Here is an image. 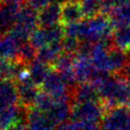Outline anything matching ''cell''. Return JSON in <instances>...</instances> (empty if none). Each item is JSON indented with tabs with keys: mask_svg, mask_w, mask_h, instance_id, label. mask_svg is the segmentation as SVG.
I'll list each match as a JSON object with an SVG mask.
<instances>
[{
	"mask_svg": "<svg viewBox=\"0 0 130 130\" xmlns=\"http://www.w3.org/2000/svg\"><path fill=\"white\" fill-rule=\"evenodd\" d=\"M38 12L28 4L23 3L16 15L15 22L9 32L22 44L29 41L31 35L38 28Z\"/></svg>",
	"mask_w": 130,
	"mask_h": 130,
	"instance_id": "obj_1",
	"label": "cell"
},
{
	"mask_svg": "<svg viewBox=\"0 0 130 130\" xmlns=\"http://www.w3.org/2000/svg\"><path fill=\"white\" fill-rule=\"evenodd\" d=\"M105 112V108L101 102L73 103L71 119L83 128L86 126L101 124Z\"/></svg>",
	"mask_w": 130,
	"mask_h": 130,
	"instance_id": "obj_2",
	"label": "cell"
},
{
	"mask_svg": "<svg viewBox=\"0 0 130 130\" xmlns=\"http://www.w3.org/2000/svg\"><path fill=\"white\" fill-rule=\"evenodd\" d=\"M102 129L127 130L130 128V112L126 106L106 110L102 122Z\"/></svg>",
	"mask_w": 130,
	"mask_h": 130,
	"instance_id": "obj_3",
	"label": "cell"
},
{
	"mask_svg": "<svg viewBox=\"0 0 130 130\" xmlns=\"http://www.w3.org/2000/svg\"><path fill=\"white\" fill-rule=\"evenodd\" d=\"M40 87L44 93L48 94L54 99L71 98V89L60 74L55 69L51 71Z\"/></svg>",
	"mask_w": 130,
	"mask_h": 130,
	"instance_id": "obj_4",
	"label": "cell"
},
{
	"mask_svg": "<svg viewBox=\"0 0 130 130\" xmlns=\"http://www.w3.org/2000/svg\"><path fill=\"white\" fill-rule=\"evenodd\" d=\"M15 83L19 100L18 104L26 109L34 107L38 95L40 94L38 86L31 80L29 75L21 77L20 79L15 81Z\"/></svg>",
	"mask_w": 130,
	"mask_h": 130,
	"instance_id": "obj_5",
	"label": "cell"
},
{
	"mask_svg": "<svg viewBox=\"0 0 130 130\" xmlns=\"http://www.w3.org/2000/svg\"><path fill=\"white\" fill-rule=\"evenodd\" d=\"M28 109L14 105L0 109V130H9L19 123H25Z\"/></svg>",
	"mask_w": 130,
	"mask_h": 130,
	"instance_id": "obj_6",
	"label": "cell"
},
{
	"mask_svg": "<svg viewBox=\"0 0 130 130\" xmlns=\"http://www.w3.org/2000/svg\"><path fill=\"white\" fill-rule=\"evenodd\" d=\"M74 71H75V76H76L77 84L91 82L99 73L94 67L90 57L82 56V55L75 56Z\"/></svg>",
	"mask_w": 130,
	"mask_h": 130,
	"instance_id": "obj_7",
	"label": "cell"
},
{
	"mask_svg": "<svg viewBox=\"0 0 130 130\" xmlns=\"http://www.w3.org/2000/svg\"><path fill=\"white\" fill-rule=\"evenodd\" d=\"M47 116L54 124L58 125L67 122L72 115V100L71 98L55 99L52 107L47 112Z\"/></svg>",
	"mask_w": 130,
	"mask_h": 130,
	"instance_id": "obj_8",
	"label": "cell"
},
{
	"mask_svg": "<svg viewBox=\"0 0 130 130\" xmlns=\"http://www.w3.org/2000/svg\"><path fill=\"white\" fill-rule=\"evenodd\" d=\"M25 124L28 130H56L57 127L49 119L47 114L35 107L27 111Z\"/></svg>",
	"mask_w": 130,
	"mask_h": 130,
	"instance_id": "obj_9",
	"label": "cell"
},
{
	"mask_svg": "<svg viewBox=\"0 0 130 130\" xmlns=\"http://www.w3.org/2000/svg\"><path fill=\"white\" fill-rule=\"evenodd\" d=\"M85 17L79 2L65 0L61 3L60 24L62 26L78 23Z\"/></svg>",
	"mask_w": 130,
	"mask_h": 130,
	"instance_id": "obj_10",
	"label": "cell"
},
{
	"mask_svg": "<svg viewBox=\"0 0 130 130\" xmlns=\"http://www.w3.org/2000/svg\"><path fill=\"white\" fill-rule=\"evenodd\" d=\"M61 3L54 1L38 11V23L41 28H50L60 24Z\"/></svg>",
	"mask_w": 130,
	"mask_h": 130,
	"instance_id": "obj_11",
	"label": "cell"
},
{
	"mask_svg": "<svg viewBox=\"0 0 130 130\" xmlns=\"http://www.w3.org/2000/svg\"><path fill=\"white\" fill-rule=\"evenodd\" d=\"M20 7L21 4L12 2L0 4V35L7 34L12 29Z\"/></svg>",
	"mask_w": 130,
	"mask_h": 130,
	"instance_id": "obj_12",
	"label": "cell"
},
{
	"mask_svg": "<svg viewBox=\"0 0 130 130\" xmlns=\"http://www.w3.org/2000/svg\"><path fill=\"white\" fill-rule=\"evenodd\" d=\"M18 102L15 81L0 80V109L17 105Z\"/></svg>",
	"mask_w": 130,
	"mask_h": 130,
	"instance_id": "obj_13",
	"label": "cell"
},
{
	"mask_svg": "<svg viewBox=\"0 0 130 130\" xmlns=\"http://www.w3.org/2000/svg\"><path fill=\"white\" fill-rule=\"evenodd\" d=\"M71 100L72 104L90 102H101L97 90L90 82L77 84L71 93Z\"/></svg>",
	"mask_w": 130,
	"mask_h": 130,
	"instance_id": "obj_14",
	"label": "cell"
},
{
	"mask_svg": "<svg viewBox=\"0 0 130 130\" xmlns=\"http://www.w3.org/2000/svg\"><path fill=\"white\" fill-rule=\"evenodd\" d=\"M26 67L17 59H0V80L16 81Z\"/></svg>",
	"mask_w": 130,
	"mask_h": 130,
	"instance_id": "obj_15",
	"label": "cell"
},
{
	"mask_svg": "<svg viewBox=\"0 0 130 130\" xmlns=\"http://www.w3.org/2000/svg\"><path fill=\"white\" fill-rule=\"evenodd\" d=\"M20 45L11 32L0 35V59H16Z\"/></svg>",
	"mask_w": 130,
	"mask_h": 130,
	"instance_id": "obj_16",
	"label": "cell"
},
{
	"mask_svg": "<svg viewBox=\"0 0 130 130\" xmlns=\"http://www.w3.org/2000/svg\"><path fill=\"white\" fill-rule=\"evenodd\" d=\"M108 16L115 29L130 27V0L115 8Z\"/></svg>",
	"mask_w": 130,
	"mask_h": 130,
	"instance_id": "obj_17",
	"label": "cell"
},
{
	"mask_svg": "<svg viewBox=\"0 0 130 130\" xmlns=\"http://www.w3.org/2000/svg\"><path fill=\"white\" fill-rule=\"evenodd\" d=\"M27 68H28L29 76H30L31 80L37 86L42 85L46 77H48V75L53 70L52 69L53 67L41 62L37 58L35 61H32L31 64H29Z\"/></svg>",
	"mask_w": 130,
	"mask_h": 130,
	"instance_id": "obj_18",
	"label": "cell"
},
{
	"mask_svg": "<svg viewBox=\"0 0 130 130\" xmlns=\"http://www.w3.org/2000/svg\"><path fill=\"white\" fill-rule=\"evenodd\" d=\"M61 43L50 44L38 49L37 58L38 60H40L41 62L45 63V64H48L51 67H54V65L56 63L57 59L58 58V57L63 53Z\"/></svg>",
	"mask_w": 130,
	"mask_h": 130,
	"instance_id": "obj_19",
	"label": "cell"
},
{
	"mask_svg": "<svg viewBox=\"0 0 130 130\" xmlns=\"http://www.w3.org/2000/svg\"><path fill=\"white\" fill-rule=\"evenodd\" d=\"M112 42L115 48L126 53L130 51V27L115 29L112 36Z\"/></svg>",
	"mask_w": 130,
	"mask_h": 130,
	"instance_id": "obj_20",
	"label": "cell"
},
{
	"mask_svg": "<svg viewBox=\"0 0 130 130\" xmlns=\"http://www.w3.org/2000/svg\"><path fill=\"white\" fill-rule=\"evenodd\" d=\"M37 57V50L32 46L29 41L22 43L18 50L17 55V60L28 66L32 61H35Z\"/></svg>",
	"mask_w": 130,
	"mask_h": 130,
	"instance_id": "obj_21",
	"label": "cell"
},
{
	"mask_svg": "<svg viewBox=\"0 0 130 130\" xmlns=\"http://www.w3.org/2000/svg\"><path fill=\"white\" fill-rule=\"evenodd\" d=\"M79 3L86 18H91L102 13V0H81Z\"/></svg>",
	"mask_w": 130,
	"mask_h": 130,
	"instance_id": "obj_22",
	"label": "cell"
},
{
	"mask_svg": "<svg viewBox=\"0 0 130 130\" xmlns=\"http://www.w3.org/2000/svg\"><path fill=\"white\" fill-rule=\"evenodd\" d=\"M61 45H62L63 53L76 56L77 52H78L79 46H80V40L78 38H77V37L65 36L64 38L62 39Z\"/></svg>",
	"mask_w": 130,
	"mask_h": 130,
	"instance_id": "obj_23",
	"label": "cell"
},
{
	"mask_svg": "<svg viewBox=\"0 0 130 130\" xmlns=\"http://www.w3.org/2000/svg\"><path fill=\"white\" fill-rule=\"evenodd\" d=\"M54 101H55V99L52 98L51 96H49L48 94L44 93V92H42V93L40 92V94L37 97V101H36L34 107L40 110L42 112H44V113H47L53 105Z\"/></svg>",
	"mask_w": 130,
	"mask_h": 130,
	"instance_id": "obj_24",
	"label": "cell"
},
{
	"mask_svg": "<svg viewBox=\"0 0 130 130\" xmlns=\"http://www.w3.org/2000/svg\"><path fill=\"white\" fill-rule=\"evenodd\" d=\"M127 0H102V14L109 15V13L113 11L115 8L122 5Z\"/></svg>",
	"mask_w": 130,
	"mask_h": 130,
	"instance_id": "obj_25",
	"label": "cell"
},
{
	"mask_svg": "<svg viewBox=\"0 0 130 130\" xmlns=\"http://www.w3.org/2000/svg\"><path fill=\"white\" fill-rule=\"evenodd\" d=\"M52 2H54L53 0H25L24 3L28 4L37 11H40L49 4H51Z\"/></svg>",
	"mask_w": 130,
	"mask_h": 130,
	"instance_id": "obj_26",
	"label": "cell"
},
{
	"mask_svg": "<svg viewBox=\"0 0 130 130\" xmlns=\"http://www.w3.org/2000/svg\"><path fill=\"white\" fill-rule=\"evenodd\" d=\"M56 130H82L81 126L74 121H67V122L60 123L56 127Z\"/></svg>",
	"mask_w": 130,
	"mask_h": 130,
	"instance_id": "obj_27",
	"label": "cell"
},
{
	"mask_svg": "<svg viewBox=\"0 0 130 130\" xmlns=\"http://www.w3.org/2000/svg\"><path fill=\"white\" fill-rule=\"evenodd\" d=\"M9 130H28L27 129V126L25 123H19V124H16L15 126L12 127L11 129Z\"/></svg>",
	"mask_w": 130,
	"mask_h": 130,
	"instance_id": "obj_28",
	"label": "cell"
},
{
	"mask_svg": "<svg viewBox=\"0 0 130 130\" xmlns=\"http://www.w3.org/2000/svg\"><path fill=\"white\" fill-rule=\"evenodd\" d=\"M68 1H74V2H80L81 0H68Z\"/></svg>",
	"mask_w": 130,
	"mask_h": 130,
	"instance_id": "obj_29",
	"label": "cell"
},
{
	"mask_svg": "<svg viewBox=\"0 0 130 130\" xmlns=\"http://www.w3.org/2000/svg\"><path fill=\"white\" fill-rule=\"evenodd\" d=\"M127 105H128V109H129V112H130V102L128 103V104H127Z\"/></svg>",
	"mask_w": 130,
	"mask_h": 130,
	"instance_id": "obj_30",
	"label": "cell"
},
{
	"mask_svg": "<svg viewBox=\"0 0 130 130\" xmlns=\"http://www.w3.org/2000/svg\"><path fill=\"white\" fill-rule=\"evenodd\" d=\"M102 130H111V129H102Z\"/></svg>",
	"mask_w": 130,
	"mask_h": 130,
	"instance_id": "obj_31",
	"label": "cell"
},
{
	"mask_svg": "<svg viewBox=\"0 0 130 130\" xmlns=\"http://www.w3.org/2000/svg\"><path fill=\"white\" fill-rule=\"evenodd\" d=\"M127 130H130V128H128V129H127Z\"/></svg>",
	"mask_w": 130,
	"mask_h": 130,
	"instance_id": "obj_32",
	"label": "cell"
}]
</instances>
